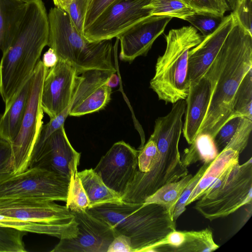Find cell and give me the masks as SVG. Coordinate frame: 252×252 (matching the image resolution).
<instances>
[{
	"label": "cell",
	"mask_w": 252,
	"mask_h": 252,
	"mask_svg": "<svg viewBox=\"0 0 252 252\" xmlns=\"http://www.w3.org/2000/svg\"><path fill=\"white\" fill-rule=\"evenodd\" d=\"M252 68V34L236 18L204 75L210 84V98L198 135L206 134L214 139L221 127L233 117L237 90Z\"/></svg>",
	"instance_id": "6da1fadb"
},
{
	"label": "cell",
	"mask_w": 252,
	"mask_h": 252,
	"mask_svg": "<svg viewBox=\"0 0 252 252\" xmlns=\"http://www.w3.org/2000/svg\"><path fill=\"white\" fill-rule=\"evenodd\" d=\"M49 32L48 14L42 0L27 4L18 30L0 61V95L5 109L33 73L48 45Z\"/></svg>",
	"instance_id": "7a4b0ae2"
},
{
	"label": "cell",
	"mask_w": 252,
	"mask_h": 252,
	"mask_svg": "<svg viewBox=\"0 0 252 252\" xmlns=\"http://www.w3.org/2000/svg\"><path fill=\"white\" fill-rule=\"evenodd\" d=\"M185 109L173 105L165 116L158 118L150 138L156 143L158 158L147 172L137 171L135 176L122 196L128 203H143L160 188L179 180L188 174L187 167L182 163L179 143L182 131V118Z\"/></svg>",
	"instance_id": "3957f363"
},
{
	"label": "cell",
	"mask_w": 252,
	"mask_h": 252,
	"mask_svg": "<svg viewBox=\"0 0 252 252\" xmlns=\"http://www.w3.org/2000/svg\"><path fill=\"white\" fill-rule=\"evenodd\" d=\"M130 240L132 252H148L176 230L168 210L155 203L106 204L86 210Z\"/></svg>",
	"instance_id": "277c9868"
},
{
	"label": "cell",
	"mask_w": 252,
	"mask_h": 252,
	"mask_svg": "<svg viewBox=\"0 0 252 252\" xmlns=\"http://www.w3.org/2000/svg\"><path fill=\"white\" fill-rule=\"evenodd\" d=\"M48 45L78 74L94 69L117 71L111 40L90 41L76 29L67 13L55 7L48 14Z\"/></svg>",
	"instance_id": "5b68a950"
},
{
	"label": "cell",
	"mask_w": 252,
	"mask_h": 252,
	"mask_svg": "<svg viewBox=\"0 0 252 252\" xmlns=\"http://www.w3.org/2000/svg\"><path fill=\"white\" fill-rule=\"evenodd\" d=\"M0 226L60 240L75 237L78 233L77 222L66 206L39 199H0Z\"/></svg>",
	"instance_id": "8992f818"
},
{
	"label": "cell",
	"mask_w": 252,
	"mask_h": 252,
	"mask_svg": "<svg viewBox=\"0 0 252 252\" xmlns=\"http://www.w3.org/2000/svg\"><path fill=\"white\" fill-rule=\"evenodd\" d=\"M166 47L158 58L155 74L150 88L158 99L172 104L185 99L190 82L188 74L189 51L199 44L203 37L192 26L169 31L165 36Z\"/></svg>",
	"instance_id": "52a82bcc"
},
{
	"label": "cell",
	"mask_w": 252,
	"mask_h": 252,
	"mask_svg": "<svg viewBox=\"0 0 252 252\" xmlns=\"http://www.w3.org/2000/svg\"><path fill=\"white\" fill-rule=\"evenodd\" d=\"M194 208L210 221L252 205V159L236 163L225 170L197 200Z\"/></svg>",
	"instance_id": "ba28073f"
},
{
	"label": "cell",
	"mask_w": 252,
	"mask_h": 252,
	"mask_svg": "<svg viewBox=\"0 0 252 252\" xmlns=\"http://www.w3.org/2000/svg\"><path fill=\"white\" fill-rule=\"evenodd\" d=\"M70 181L38 167H30L0 181V199L33 198L66 202Z\"/></svg>",
	"instance_id": "9c48e42d"
},
{
	"label": "cell",
	"mask_w": 252,
	"mask_h": 252,
	"mask_svg": "<svg viewBox=\"0 0 252 252\" xmlns=\"http://www.w3.org/2000/svg\"><path fill=\"white\" fill-rule=\"evenodd\" d=\"M48 69L39 60L32 75V83L26 110L20 130L11 144L13 174L24 172L30 165L32 152L43 125L41 96Z\"/></svg>",
	"instance_id": "30bf717a"
},
{
	"label": "cell",
	"mask_w": 252,
	"mask_h": 252,
	"mask_svg": "<svg viewBox=\"0 0 252 252\" xmlns=\"http://www.w3.org/2000/svg\"><path fill=\"white\" fill-rule=\"evenodd\" d=\"M150 0H118L84 30L90 41L111 40L151 15Z\"/></svg>",
	"instance_id": "8fae6325"
},
{
	"label": "cell",
	"mask_w": 252,
	"mask_h": 252,
	"mask_svg": "<svg viewBox=\"0 0 252 252\" xmlns=\"http://www.w3.org/2000/svg\"><path fill=\"white\" fill-rule=\"evenodd\" d=\"M80 158L81 153L71 145L63 126L34 148L29 168L46 169L70 181L78 172Z\"/></svg>",
	"instance_id": "7c38bea8"
},
{
	"label": "cell",
	"mask_w": 252,
	"mask_h": 252,
	"mask_svg": "<svg viewBox=\"0 0 252 252\" xmlns=\"http://www.w3.org/2000/svg\"><path fill=\"white\" fill-rule=\"evenodd\" d=\"M139 151L124 141L117 142L94 169L108 187L122 197L138 170Z\"/></svg>",
	"instance_id": "4fadbf2b"
},
{
	"label": "cell",
	"mask_w": 252,
	"mask_h": 252,
	"mask_svg": "<svg viewBox=\"0 0 252 252\" xmlns=\"http://www.w3.org/2000/svg\"><path fill=\"white\" fill-rule=\"evenodd\" d=\"M71 212L77 222V235L60 240L51 252H107L110 244L118 235L114 228L87 210Z\"/></svg>",
	"instance_id": "5bb4252c"
},
{
	"label": "cell",
	"mask_w": 252,
	"mask_h": 252,
	"mask_svg": "<svg viewBox=\"0 0 252 252\" xmlns=\"http://www.w3.org/2000/svg\"><path fill=\"white\" fill-rule=\"evenodd\" d=\"M112 72L94 69L77 76L69 106L70 116H81L104 109L111 100L108 84Z\"/></svg>",
	"instance_id": "9a60e30c"
},
{
	"label": "cell",
	"mask_w": 252,
	"mask_h": 252,
	"mask_svg": "<svg viewBox=\"0 0 252 252\" xmlns=\"http://www.w3.org/2000/svg\"><path fill=\"white\" fill-rule=\"evenodd\" d=\"M77 75L74 68L60 59L48 69L43 82L41 106L50 119L69 106Z\"/></svg>",
	"instance_id": "2e32d148"
},
{
	"label": "cell",
	"mask_w": 252,
	"mask_h": 252,
	"mask_svg": "<svg viewBox=\"0 0 252 252\" xmlns=\"http://www.w3.org/2000/svg\"><path fill=\"white\" fill-rule=\"evenodd\" d=\"M252 129V120L243 117L228 144L211 162L189 198L186 206L198 200L204 191L225 170L239 162L240 154L247 147Z\"/></svg>",
	"instance_id": "e0dca14e"
},
{
	"label": "cell",
	"mask_w": 252,
	"mask_h": 252,
	"mask_svg": "<svg viewBox=\"0 0 252 252\" xmlns=\"http://www.w3.org/2000/svg\"><path fill=\"white\" fill-rule=\"evenodd\" d=\"M172 18L151 15L118 35L120 59L131 63L138 57L146 55Z\"/></svg>",
	"instance_id": "ac0fdd59"
},
{
	"label": "cell",
	"mask_w": 252,
	"mask_h": 252,
	"mask_svg": "<svg viewBox=\"0 0 252 252\" xmlns=\"http://www.w3.org/2000/svg\"><path fill=\"white\" fill-rule=\"evenodd\" d=\"M236 18L234 13L224 16L218 29L203 38L189 52L188 74L190 83L198 82L205 74L220 51Z\"/></svg>",
	"instance_id": "d6986e66"
},
{
	"label": "cell",
	"mask_w": 252,
	"mask_h": 252,
	"mask_svg": "<svg viewBox=\"0 0 252 252\" xmlns=\"http://www.w3.org/2000/svg\"><path fill=\"white\" fill-rule=\"evenodd\" d=\"M210 98L209 83L205 76L198 82L190 83L185 99L186 107L182 128L187 142L191 144L197 137L205 116Z\"/></svg>",
	"instance_id": "ffe728a7"
},
{
	"label": "cell",
	"mask_w": 252,
	"mask_h": 252,
	"mask_svg": "<svg viewBox=\"0 0 252 252\" xmlns=\"http://www.w3.org/2000/svg\"><path fill=\"white\" fill-rule=\"evenodd\" d=\"M32 83V75L22 87L11 104L5 109L0 117V136L10 144L20 130L27 106Z\"/></svg>",
	"instance_id": "44dd1931"
},
{
	"label": "cell",
	"mask_w": 252,
	"mask_h": 252,
	"mask_svg": "<svg viewBox=\"0 0 252 252\" xmlns=\"http://www.w3.org/2000/svg\"><path fill=\"white\" fill-rule=\"evenodd\" d=\"M27 4L18 0H0V50L10 46L25 15Z\"/></svg>",
	"instance_id": "7402d4cb"
},
{
	"label": "cell",
	"mask_w": 252,
	"mask_h": 252,
	"mask_svg": "<svg viewBox=\"0 0 252 252\" xmlns=\"http://www.w3.org/2000/svg\"><path fill=\"white\" fill-rule=\"evenodd\" d=\"M89 200V209L106 204H122V197L103 182L94 169L78 172Z\"/></svg>",
	"instance_id": "603a6c76"
},
{
	"label": "cell",
	"mask_w": 252,
	"mask_h": 252,
	"mask_svg": "<svg viewBox=\"0 0 252 252\" xmlns=\"http://www.w3.org/2000/svg\"><path fill=\"white\" fill-rule=\"evenodd\" d=\"M219 152L214 139L206 134H199L190 146L185 149L181 159L187 167L198 161L211 162Z\"/></svg>",
	"instance_id": "cb8c5ba5"
},
{
	"label": "cell",
	"mask_w": 252,
	"mask_h": 252,
	"mask_svg": "<svg viewBox=\"0 0 252 252\" xmlns=\"http://www.w3.org/2000/svg\"><path fill=\"white\" fill-rule=\"evenodd\" d=\"M192 176L188 174L178 181L163 186L148 197L144 203H155L164 207L172 218L175 205Z\"/></svg>",
	"instance_id": "d4e9b609"
},
{
	"label": "cell",
	"mask_w": 252,
	"mask_h": 252,
	"mask_svg": "<svg viewBox=\"0 0 252 252\" xmlns=\"http://www.w3.org/2000/svg\"><path fill=\"white\" fill-rule=\"evenodd\" d=\"M211 229L185 231L184 241L177 252H211L219 248Z\"/></svg>",
	"instance_id": "484cf974"
},
{
	"label": "cell",
	"mask_w": 252,
	"mask_h": 252,
	"mask_svg": "<svg viewBox=\"0 0 252 252\" xmlns=\"http://www.w3.org/2000/svg\"><path fill=\"white\" fill-rule=\"evenodd\" d=\"M238 116L252 120V68L242 80L235 95L233 117Z\"/></svg>",
	"instance_id": "4316f807"
},
{
	"label": "cell",
	"mask_w": 252,
	"mask_h": 252,
	"mask_svg": "<svg viewBox=\"0 0 252 252\" xmlns=\"http://www.w3.org/2000/svg\"><path fill=\"white\" fill-rule=\"evenodd\" d=\"M151 9V15L165 16L183 20L194 13L181 0H150L144 6Z\"/></svg>",
	"instance_id": "83f0119b"
},
{
	"label": "cell",
	"mask_w": 252,
	"mask_h": 252,
	"mask_svg": "<svg viewBox=\"0 0 252 252\" xmlns=\"http://www.w3.org/2000/svg\"><path fill=\"white\" fill-rule=\"evenodd\" d=\"M66 207L71 212L84 211L89 208V198L78 172L70 180Z\"/></svg>",
	"instance_id": "f1b7e54d"
},
{
	"label": "cell",
	"mask_w": 252,
	"mask_h": 252,
	"mask_svg": "<svg viewBox=\"0 0 252 252\" xmlns=\"http://www.w3.org/2000/svg\"><path fill=\"white\" fill-rule=\"evenodd\" d=\"M224 16L206 12H194L184 20L199 30L203 38L213 33L222 22Z\"/></svg>",
	"instance_id": "f546056e"
},
{
	"label": "cell",
	"mask_w": 252,
	"mask_h": 252,
	"mask_svg": "<svg viewBox=\"0 0 252 252\" xmlns=\"http://www.w3.org/2000/svg\"><path fill=\"white\" fill-rule=\"evenodd\" d=\"M27 232L0 226V252H26L23 237Z\"/></svg>",
	"instance_id": "4dcf8cb0"
},
{
	"label": "cell",
	"mask_w": 252,
	"mask_h": 252,
	"mask_svg": "<svg viewBox=\"0 0 252 252\" xmlns=\"http://www.w3.org/2000/svg\"><path fill=\"white\" fill-rule=\"evenodd\" d=\"M210 163L211 162L204 163L196 174L192 176L188 185L183 190L173 211L172 218L175 222L186 210V204L189 198Z\"/></svg>",
	"instance_id": "1f68e13d"
},
{
	"label": "cell",
	"mask_w": 252,
	"mask_h": 252,
	"mask_svg": "<svg viewBox=\"0 0 252 252\" xmlns=\"http://www.w3.org/2000/svg\"><path fill=\"white\" fill-rule=\"evenodd\" d=\"M138 156V171L148 172L155 164L158 156V151L156 142L151 138L139 150Z\"/></svg>",
	"instance_id": "d6a6232c"
},
{
	"label": "cell",
	"mask_w": 252,
	"mask_h": 252,
	"mask_svg": "<svg viewBox=\"0 0 252 252\" xmlns=\"http://www.w3.org/2000/svg\"><path fill=\"white\" fill-rule=\"evenodd\" d=\"M92 0H72L66 12L76 29L84 35L85 15Z\"/></svg>",
	"instance_id": "836d02e7"
},
{
	"label": "cell",
	"mask_w": 252,
	"mask_h": 252,
	"mask_svg": "<svg viewBox=\"0 0 252 252\" xmlns=\"http://www.w3.org/2000/svg\"><path fill=\"white\" fill-rule=\"evenodd\" d=\"M243 117H234L227 121L219 130L214 141L220 152L224 149L235 134Z\"/></svg>",
	"instance_id": "e575fe53"
},
{
	"label": "cell",
	"mask_w": 252,
	"mask_h": 252,
	"mask_svg": "<svg viewBox=\"0 0 252 252\" xmlns=\"http://www.w3.org/2000/svg\"><path fill=\"white\" fill-rule=\"evenodd\" d=\"M11 144L0 136V181L13 174Z\"/></svg>",
	"instance_id": "d590c367"
},
{
	"label": "cell",
	"mask_w": 252,
	"mask_h": 252,
	"mask_svg": "<svg viewBox=\"0 0 252 252\" xmlns=\"http://www.w3.org/2000/svg\"><path fill=\"white\" fill-rule=\"evenodd\" d=\"M69 114L68 107L55 118L50 119V121L46 125L43 124L34 147L42 144L53 132L64 126L65 121Z\"/></svg>",
	"instance_id": "8d00e7d4"
},
{
	"label": "cell",
	"mask_w": 252,
	"mask_h": 252,
	"mask_svg": "<svg viewBox=\"0 0 252 252\" xmlns=\"http://www.w3.org/2000/svg\"><path fill=\"white\" fill-rule=\"evenodd\" d=\"M252 0H239L233 13L238 22L250 34H252Z\"/></svg>",
	"instance_id": "74e56055"
},
{
	"label": "cell",
	"mask_w": 252,
	"mask_h": 252,
	"mask_svg": "<svg viewBox=\"0 0 252 252\" xmlns=\"http://www.w3.org/2000/svg\"><path fill=\"white\" fill-rule=\"evenodd\" d=\"M195 12H206L224 16L226 9L220 0H190Z\"/></svg>",
	"instance_id": "f35d334b"
},
{
	"label": "cell",
	"mask_w": 252,
	"mask_h": 252,
	"mask_svg": "<svg viewBox=\"0 0 252 252\" xmlns=\"http://www.w3.org/2000/svg\"><path fill=\"white\" fill-rule=\"evenodd\" d=\"M118 0H92L86 12L84 30L109 5Z\"/></svg>",
	"instance_id": "ab89813d"
},
{
	"label": "cell",
	"mask_w": 252,
	"mask_h": 252,
	"mask_svg": "<svg viewBox=\"0 0 252 252\" xmlns=\"http://www.w3.org/2000/svg\"><path fill=\"white\" fill-rule=\"evenodd\" d=\"M107 252H132L129 239L118 234L110 244Z\"/></svg>",
	"instance_id": "60d3db41"
},
{
	"label": "cell",
	"mask_w": 252,
	"mask_h": 252,
	"mask_svg": "<svg viewBox=\"0 0 252 252\" xmlns=\"http://www.w3.org/2000/svg\"><path fill=\"white\" fill-rule=\"evenodd\" d=\"M58 57L55 51L51 48L43 54L42 62L48 69L54 66L58 62Z\"/></svg>",
	"instance_id": "b9f144b4"
},
{
	"label": "cell",
	"mask_w": 252,
	"mask_h": 252,
	"mask_svg": "<svg viewBox=\"0 0 252 252\" xmlns=\"http://www.w3.org/2000/svg\"><path fill=\"white\" fill-rule=\"evenodd\" d=\"M226 11H234L239 0H220Z\"/></svg>",
	"instance_id": "7bdbcfd3"
},
{
	"label": "cell",
	"mask_w": 252,
	"mask_h": 252,
	"mask_svg": "<svg viewBox=\"0 0 252 252\" xmlns=\"http://www.w3.org/2000/svg\"><path fill=\"white\" fill-rule=\"evenodd\" d=\"M55 7L66 11L68 6L72 0H52Z\"/></svg>",
	"instance_id": "ee69618b"
},
{
	"label": "cell",
	"mask_w": 252,
	"mask_h": 252,
	"mask_svg": "<svg viewBox=\"0 0 252 252\" xmlns=\"http://www.w3.org/2000/svg\"><path fill=\"white\" fill-rule=\"evenodd\" d=\"M21 2H23L24 3H25L26 4L30 3L31 2H34L37 0H18Z\"/></svg>",
	"instance_id": "f6af8a7d"
}]
</instances>
